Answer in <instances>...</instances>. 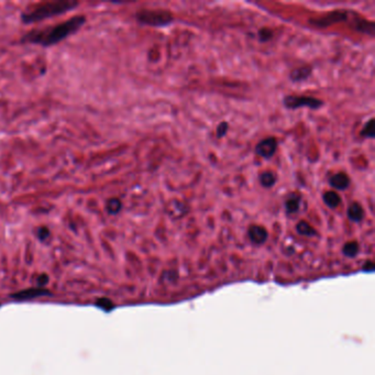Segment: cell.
<instances>
[{
  "instance_id": "22",
  "label": "cell",
  "mask_w": 375,
  "mask_h": 375,
  "mask_svg": "<svg viewBox=\"0 0 375 375\" xmlns=\"http://www.w3.org/2000/svg\"><path fill=\"white\" fill-rule=\"evenodd\" d=\"M228 128H229V125H228V122L224 121V122L219 123V126L217 127V130H216L217 137H219V139H221V137H224L227 135Z\"/></svg>"
},
{
  "instance_id": "9",
  "label": "cell",
  "mask_w": 375,
  "mask_h": 375,
  "mask_svg": "<svg viewBox=\"0 0 375 375\" xmlns=\"http://www.w3.org/2000/svg\"><path fill=\"white\" fill-rule=\"evenodd\" d=\"M188 212V207L184 203L173 201L169 204V215L172 218H180Z\"/></svg>"
},
{
  "instance_id": "12",
  "label": "cell",
  "mask_w": 375,
  "mask_h": 375,
  "mask_svg": "<svg viewBox=\"0 0 375 375\" xmlns=\"http://www.w3.org/2000/svg\"><path fill=\"white\" fill-rule=\"evenodd\" d=\"M311 70L312 69L310 66H302V68L294 69L291 75H289V77H291L293 82H303V80H306L311 75Z\"/></svg>"
},
{
  "instance_id": "24",
  "label": "cell",
  "mask_w": 375,
  "mask_h": 375,
  "mask_svg": "<svg viewBox=\"0 0 375 375\" xmlns=\"http://www.w3.org/2000/svg\"><path fill=\"white\" fill-rule=\"evenodd\" d=\"M97 306H99L101 308H103V309L109 311L110 309H112L113 307H115V305H113V303L111 301L107 300V298H102V300H99L97 302Z\"/></svg>"
},
{
  "instance_id": "5",
  "label": "cell",
  "mask_w": 375,
  "mask_h": 375,
  "mask_svg": "<svg viewBox=\"0 0 375 375\" xmlns=\"http://www.w3.org/2000/svg\"><path fill=\"white\" fill-rule=\"evenodd\" d=\"M277 150V141L275 137H267L260 141L255 146L256 154L264 159H271Z\"/></svg>"
},
{
  "instance_id": "23",
  "label": "cell",
  "mask_w": 375,
  "mask_h": 375,
  "mask_svg": "<svg viewBox=\"0 0 375 375\" xmlns=\"http://www.w3.org/2000/svg\"><path fill=\"white\" fill-rule=\"evenodd\" d=\"M36 236H37V238H39L41 241H45V240H47V239L50 238L51 232H50L49 229H47L46 227H41V228H39V229H37Z\"/></svg>"
},
{
  "instance_id": "17",
  "label": "cell",
  "mask_w": 375,
  "mask_h": 375,
  "mask_svg": "<svg viewBox=\"0 0 375 375\" xmlns=\"http://www.w3.org/2000/svg\"><path fill=\"white\" fill-rule=\"evenodd\" d=\"M260 183L265 188L273 187L275 183H276V176H275L273 172L267 170V172H263L260 175Z\"/></svg>"
},
{
  "instance_id": "8",
  "label": "cell",
  "mask_w": 375,
  "mask_h": 375,
  "mask_svg": "<svg viewBox=\"0 0 375 375\" xmlns=\"http://www.w3.org/2000/svg\"><path fill=\"white\" fill-rule=\"evenodd\" d=\"M330 186L339 191H345L350 185V178L345 173H337L329 179Z\"/></svg>"
},
{
  "instance_id": "11",
  "label": "cell",
  "mask_w": 375,
  "mask_h": 375,
  "mask_svg": "<svg viewBox=\"0 0 375 375\" xmlns=\"http://www.w3.org/2000/svg\"><path fill=\"white\" fill-rule=\"evenodd\" d=\"M348 218L353 222H360L364 217V210L359 203L351 204L348 208Z\"/></svg>"
},
{
  "instance_id": "25",
  "label": "cell",
  "mask_w": 375,
  "mask_h": 375,
  "mask_svg": "<svg viewBox=\"0 0 375 375\" xmlns=\"http://www.w3.org/2000/svg\"><path fill=\"white\" fill-rule=\"evenodd\" d=\"M47 282H49V276L46 274H41L39 277H37V285L40 287L41 286H45Z\"/></svg>"
},
{
  "instance_id": "1",
  "label": "cell",
  "mask_w": 375,
  "mask_h": 375,
  "mask_svg": "<svg viewBox=\"0 0 375 375\" xmlns=\"http://www.w3.org/2000/svg\"><path fill=\"white\" fill-rule=\"evenodd\" d=\"M86 23L85 16H75L64 22L58 23L43 29H34L28 32L22 37V42L32 44H39L42 46H51L60 43L66 37L74 34Z\"/></svg>"
},
{
  "instance_id": "16",
  "label": "cell",
  "mask_w": 375,
  "mask_h": 375,
  "mask_svg": "<svg viewBox=\"0 0 375 375\" xmlns=\"http://www.w3.org/2000/svg\"><path fill=\"white\" fill-rule=\"evenodd\" d=\"M296 231L300 234L301 236H305V237H314L317 235V231L315 230V228H312L307 221H300L296 226Z\"/></svg>"
},
{
  "instance_id": "18",
  "label": "cell",
  "mask_w": 375,
  "mask_h": 375,
  "mask_svg": "<svg viewBox=\"0 0 375 375\" xmlns=\"http://www.w3.org/2000/svg\"><path fill=\"white\" fill-rule=\"evenodd\" d=\"M359 243L357 241L346 242L342 248V253L348 258H354L359 253Z\"/></svg>"
},
{
  "instance_id": "26",
  "label": "cell",
  "mask_w": 375,
  "mask_h": 375,
  "mask_svg": "<svg viewBox=\"0 0 375 375\" xmlns=\"http://www.w3.org/2000/svg\"><path fill=\"white\" fill-rule=\"evenodd\" d=\"M362 269H363V271H368V272H372V271L374 270V263L372 262V261H367V262H365V263L363 264Z\"/></svg>"
},
{
  "instance_id": "15",
  "label": "cell",
  "mask_w": 375,
  "mask_h": 375,
  "mask_svg": "<svg viewBox=\"0 0 375 375\" xmlns=\"http://www.w3.org/2000/svg\"><path fill=\"white\" fill-rule=\"evenodd\" d=\"M301 206V197L298 195H293L289 196V198L285 202V209L288 213H296L300 209Z\"/></svg>"
},
{
  "instance_id": "20",
  "label": "cell",
  "mask_w": 375,
  "mask_h": 375,
  "mask_svg": "<svg viewBox=\"0 0 375 375\" xmlns=\"http://www.w3.org/2000/svg\"><path fill=\"white\" fill-rule=\"evenodd\" d=\"M361 136L364 137H374V120L371 119L363 127Z\"/></svg>"
},
{
  "instance_id": "3",
  "label": "cell",
  "mask_w": 375,
  "mask_h": 375,
  "mask_svg": "<svg viewBox=\"0 0 375 375\" xmlns=\"http://www.w3.org/2000/svg\"><path fill=\"white\" fill-rule=\"evenodd\" d=\"M136 20L141 25H146L151 27H166L174 21L172 13L168 10H149V9H142L136 13Z\"/></svg>"
},
{
  "instance_id": "2",
  "label": "cell",
  "mask_w": 375,
  "mask_h": 375,
  "mask_svg": "<svg viewBox=\"0 0 375 375\" xmlns=\"http://www.w3.org/2000/svg\"><path fill=\"white\" fill-rule=\"evenodd\" d=\"M77 1L74 0H58V1H47L37 4L30 11H26L21 15V20L26 25L43 21L55 16L64 15L72 11L78 6Z\"/></svg>"
},
{
  "instance_id": "6",
  "label": "cell",
  "mask_w": 375,
  "mask_h": 375,
  "mask_svg": "<svg viewBox=\"0 0 375 375\" xmlns=\"http://www.w3.org/2000/svg\"><path fill=\"white\" fill-rule=\"evenodd\" d=\"M348 17H349V13L346 11H334L324 18L316 19V20H310V23L319 28H327L331 25H335V23L345 21L346 19H348Z\"/></svg>"
},
{
  "instance_id": "10",
  "label": "cell",
  "mask_w": 375,
  "mask_h": 375,
  "mask_svg": "<svg viewBox=\"0 0 375 375\" xmlns=\"http://www.w3.org/2000/svg\"><path fill=\"white\" fill-rule=\"evenodd\" d=\"M49 292L46 289H43L41 287L37 288H29V289H25V291H21L17 294H13L12 297L13 298H18V300H30V298L36 297V296H42L44 294H47Z\"/></svg>"
},
{
  "instance_id": "19",
  "label": "cell",
  "mask_w": 375,
  "mask_h": 375,
  "mask_svg": "<svg viewBox=\"0 0 375 375\" xmlns=\"http://www.w3.org/2000/svg\"><path fill=\"white\" fill-rule=\"evenodd\" d=\"M106 209L109 215H117L122 209V203L118 198H110L107 202Z\"/></svg>"
},
{
  "instance_id": "4",
  "label": "cell",
  "mask_w": 375,
  "mask_h": 375,
  "mask_svg": "<svg viewBox=\"0 0 375 375\" xmlns=\"http://www.w3.org/2000/svg\"><path fill=\"white\" fill-rule=\"evenodd\" d=\"M283 103L285 108L293 109V110L304 107L319 109L324 106V102L311 96H286L283 99Z\"/></svg>"
},
{
  "instance_id": "14",
  "label": "cell",
  "mask_w": 375,
  "mask_h": 375,
  "mask_svg": "<svg viewBox=\"0 0 375 375\" xmlns=\"http://www.w3.org/2000/svg\"><path fill=\"white\" fill-rule=\"evenodd\" d=\"M354 28L360 32L363 33H368L371 36L374 35V25L372 22L362 20V19L355 18V23H354Z\"/></svg>"
},
{
  "instance_id": "13",
  "label": "cell",
  "mask_w": 375,
  "mask_h": 375,
  "mask_svg": "<svg viewBox=\"0 0 375 375\" xmlns=\"http://www.w3.org/2000/svg\"><path fill=\"white\" fill-rule=\"evenodd\" d=\"M322 199H324V203L326 205L331 208V209H335V208L338 207L341 204V197L336 192H327L325 195L322 196Z\"/></svg>"
},
{
  "instance_id": "7",
  "label": "cell",
  "mask_w": 375,
  "mask_h": 375,
  "mask_svg": "<svg viewBox=\"0 0 375 375\" xmlns=\"http://www.w3.org/2000/svg\"><path fill=\"white\" fill-rule=\"evenodd\" d=\"M248 236L251 242H253L254 244H263L269 238L268 230L264 227L258 225H253L249 228Z\"/></svg>"
},
{
  "instance_id": "21",
  "label": "cell",
  "mask_w": 375,
  "mask_h": 375,
  "mask_svg": "<svg viewBox=\"0 0 375 375\" xmlns=\"http://www.w3.org/2000/svg\"><path fill=\"white\" fill-rule=\"evenodd\" d=\"M272 36H273V33H272V31H271L270 29H268V28H263V29H261L259 31V39H260V41L268 42L269 40L272 39Z\"/></svg>"
}]
</instances>
